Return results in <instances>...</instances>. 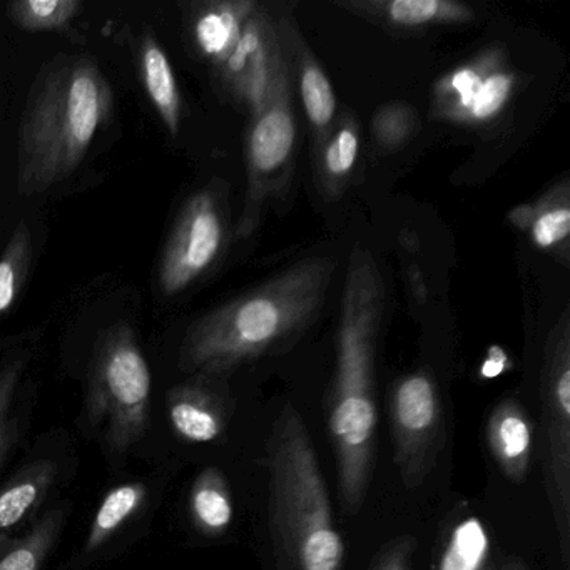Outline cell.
Listing matches in <instances>:
<instances>
[{"instance_id": "cell-27", "label": "cell", "mask_w": 570, "mask_h": 570, "mask_svg": "<svg viewBox=\"0 0 570 570\" xmlns=\"http://www.w3.org/2000/svg\"><path fill=\"white\" fill-rule=\"evenodd\" d=\"M415 122V112L410 106L402 102L382 106L373 118L376 141L382 148H399L412 135Z\"/></svg>"}, {"instance_id": "cell-4", "label": "cell", "mask_w": 570, "mask_h": 570, "mask_svg": "<svg viewBox=\"0 0 570 570\" xmlns=\"http://www.w3.org/2000/svg\"><path fill=\"white\" fill-rule=\"evenodd\" d=\"M85 375L79 435L98 445L112 473L132 459L156 460L153 373L135 330L116 323L99 333Z\"/></svg>"}, {"instance_id": "cell-28", "label": "cell", "mask_w": 570, "mask_h": 570, "mask_svg": "<svg viewBox=\"0 0 570 570\" xmlns=\"http://www.w3.org/2000/svg\"><path fill=\"white\" fill-rule=\"evenodd\" d=\"M459 535L453 540L452 549L446 553L445 566L443 570H473L472 567H479L485 556H466V553L485 550L487 542L483 535L482 527L479 522H469L460 527Z\"/></svg>"}, {"instance_id": "cell-21", "label": "cell", "mask_w": 570, "mask_h": 570, "mask_svg": "<svg viewBox=\"0 0 570 570\" xmlns=\"http://www.w3.org/2000/svg\"><path fill=\"white\" fill-rule=\"evenodd\" d=\"M569 183L550 189L535 205L519 206L509 215L517 228L529 233L533 245L547 252L567 248L570 233Z\"/></svg>"}, {"instance_id": "cell-15", "label": "cell", "mask_w": 570, "mask_h": 570, "mask_svg": "<svg viewBox=\"0 0 570 570\" xmlns=\"http://www.w3.org/2000/svg\"><path fill=\"white\" fill-rule=\"evenodd\" d=\"M72 512L75 503L62 497L21 532L0 533V570H49Z\"/></svg>"}, {"instance_id": "cell-17", "label": "cell", "mask_w": 570, "mask_h": 570, "mask_svg": "<svg viewBox=\"0 0 570 570\" xmlns=\"http://www.w3.org/2000/svg\"><path fill=\"white\" fill-rule=\"evenodd\" d=\"M258 6L253 0H222L203 6L193 21V39L198 51L216 68H222Z\"/></svg>"}, {"instance_id": "cell-31", "label": "cell", "mask_w": 570, "mask_h": 570, "mask_svg": "<svg viewBox=\"0 0 570 570\" xmlns=\"http://www.w3.org/2000/svg\"><path fill=\"white\" fill-rule=\"evenodd\" d=\"M500 570H527V569H525V566H522V563H520V562H510V563H507V566Z\"/></svg>"}, {"instance_id": "cell-9", "label": "cell", "mask_w": 570, "mask_h": 570, "mask_svg": "<svg viewBox=\"0 0 570 570\" xmlns=\"http://www.w3.org/2000/svg\"><path fill=\"white\" fill-rule=\"evenodd\" d=\"M285 49L276 66L268 98L256 115L249 116L248 168L249 191L242 229H252L255 208L278 185L292 161L296 141V118L293 109V59L286 22Z\"/></svg>"}, {"instance_id": "cell-7", "label": "cell", "mask_w": 570, "mask_h": 570, "mask_svg": "<svg viewBox=\"0 0 570 570\" xmlns=\"http://www.w3.org/2000/svg\"><path fill=\"white\" fill-rule=\"evenodd\" d=\"M81 466L78 440L66 426L39 433L0 482V533H16L31 525L61 492L71 485Z\"/></svg>"}, {"instance_id": "cell-1", "label": "cell", "mask_w": 570, "mask_h": 570, "mask_svg": "<svg viewBox=\"0 0 570 570\" xmlns=\"http://www.w3.org/2000/svg\"><path fill=\"white\" fill-rule=\"evenodd\" d=\"M335 272V259L312 256L206 313L183 338L179 370L222 376L288 348L318 318Z\"/></svg>"}, {"instance_id": "cell-24", "label": "cell", "mask_w": 570, "mask_h": 570, "mask_svg": "<svg viewBox=\"0 0 570 570\" xmlns=\"http://www.w3.org/2000/svg\"><path fill=\"white\" fill-rule=\"evenodd\" d=\"M318 153H322L320 169H322L323 185L330 191L342 188L358 161V122L355 119H345V121L342 119V122L330 131L328 138L325 139Z\"/></svg>"}, {"instance_id": "cell-16", "label": "cell", "mask_w": 570, "mask_h": 570, "mask_svg": "<svg viewBox=\"0 0 570 570\" xmlns=\"http://www.w3.org/2000/svg\"><path fill=\"white\" fill-rule=\"evenodd\" d=\"M487 442L503 475L522 483L532 460L533 429L519 402L502 400L493 409L487 422Z\"/></svg>"}, {"instance_id": "cell-10", "label": "cell", "mask_w": 570, "mask_h": 570, "mask_svg": "<svg viewBox=\"0 0 570 570\" xmlns=\"http://www.w3.org/2000/svg\"><path fill=\"white\" fill-rule=\"evenodd\" d=\"M395 463L406 489L425 482L443 442L445 422L435 380L426 372L403 376L390 393Z\"/></svg>"}, {"instance_id": "cell-20", "label": "cell", "mask_w": 570, "mask_h": 570, "mask_svg": "<svg viewBox=\"0 0 570 570\" xmlns=\"http://www.w3.org/2000/svg\"><path fill=\"white\" fill-rule=\"evenodd\" d=\"M139 72L153 108L166 131L176 138L181 129V92L171 61L153 35H146L139 46Z\"/></svg>"}, {"instance_id": "cell-5", "label": "cell", "mask_w": 570, "mask_h": 570, "mask_svg": "<svg viewBox=\"0 0 570 570\" xmlns=\"http://www.w3.org/2000/svg\"><path fill=\"white\" fill-rule=\"evenodd\" d=\"M269 519L292 570H342L345 543L333 523L328 492L308 430L292 405L268 440Z\"/></svg>"}, {"instance_id": "cell-29", "label": "cell", "mask_w": 570, "mask_h": 570, "mask_svg": "<svg viewBox=\"0 0 570 570\" xmlns=\"http://www.w3.org/2000/svg\"><path fill=\"white\" fill-rule=\"evenodd\" d=\"M413 537H400L386 547L383 556L376 560L373 570H410V559L415 550Z\"/></svg>"}, {"instance_id": "cell-23", "label": "cell", "mask_w": 570, "mask_h": 570, "mask_svg": "<svg viewBox=\"0 0 570 570\" xmlns=\"http://www.w3.org/2000/svg\"><path fill=\"white\" fill-rule=\"evenodd\" d=\"M276 24H273L272 19L268 18L262 8H256V11L249 16L246 21L245 28H243L242 36H239L238 42H236L235 49H233L229 58L226 59L225 65L222 66L219 72H222L223 82L226 88L236 96L238 89L242 88L243 81L248 76L249 69H252L253 62L258 58L262 49L265 48L266 41L272 36L273 29Z\"/></svg>"}, {"instance_id": "cell-13", "label": "cell", "mask_w": 570, "mask_h": 570, "mask_svg": "<svg viewBox=\"0 0 570 570\" xmlns=\"http://www.w3.org/2000/svg\"><path fill=\"white\" fill-rule=\"evenodd\" d=\"M216 379L189 375L166 392V422L179 443L212 445L225 436L233 409Z\"/></svg>"}, {"instance_id": "cell-2", "label": "cell", "mask_w": 570, "mask_h": 570, "mask_svg": "<svg viewBox=\"0 0 570 570\" xmlns=\"http://www.w3.org/2000/svg\"><path fill=\"white\" fill-rule=\"evenodd\" d=\"M385 313V282L372 253L350 256L336 333L328 429L338 462L340 497L350 513L365 500L375 456V362Z\"/></svg>"}, {"instance_id": "cell-8", "label": "cell", "mask_w": 570, "mask_h": 570, "mask_svg": "<svg viewBox=\"0 0 570 570\" xmlns=\"http://www.w3.org/2000/svg\"><path fill=\"white\" fill-rule=\"evenodd\" d=\"M547 497L556 522L560 556L570 566V330L563 315L547 342L542 373Z\"/></svg>"}, {"instance_id": "cell-12", "label": "cell", "mask_w": 570, "mask_h": 570, "mask_svg": "<svg viewBox=\"0 0 570 570\" xmlns=\"http://www.w3.org/2000/svg\"><path fill=\"white\" fill-rule=\"evenodd\" d=\"M515 88V71L503 52L489 49L435 82L433 115L452 125H490L502 116Z\"/></svg>"}, {"instance_id": "cell-30", "label": "cell", "mask_w": 570, "mask_h": 570, "mask_svg": "<svg viewBox=\"0 0 570 570\" xmlns=\"http://www.w3.org/2000/svg\"><path fill=\"white\" fill-rule=\"evenodd\" d=\"M507 355L499 346H492L489 350V356H487L485 363L482 366V375L487 379L500 375L505 368Z\"/></svg>"}, {"instance_id": "cell-14", "label": "cell", "mask_w": 570, "mask_h": 570, "mask_svg": "<svg viewBox=\"0 0 570 570\" xmlns=\"http://www.w3.org/2000/svg\"><path fill=\"white\" fill-rule=\"evenodd\" d=\"M31 353L18 352L0 360V475L24 446L35 419V380Z\"/></svg>"}, {"instance_id": "cell-11", "label": "cell", "mask_w": 570, "mask_h": 570, "mask_svg": "<svg viewBox=\"0 0 570 570\" xmlns=\"http://www.w3.org/2000/svg\"><path fill=\"white\" fill-rule=\"evenodd\" d=\"M228 223L215 189L195 193L183 206L159 263V286L179 295L202 278L225 248Z\"/></svg>"}, {"instance_id": "cell-3", "label": "cell", "mask_w": 570, "mask_h": 570, "mask_svg": "<svg viewBox=\"0 0 570 570\" xmlns=\"http://www.w3.org/2000/svg\"><path fill=\"white\" fill-rule=\"evenodd\" d=\"M112 109L111 85L92 56H61L45 66L19 125V195H41L69 178Z\"/></svg>"}, {"instance_id": "cell-25", "label": "cell", "mask_w": 570, "mask_h": 570, "mask_svg": "<svg viewBox=\"0 0 570 570\" xmlns=\"http://www.w3.org/2000/svg\"><path fill=\"white\" fill-rule=\"evenodd\" d=\"M31 259V232L28 225L21 222L12 232L4 255L0 258V316L6 315L18 302L28 279Z\"/></svg>"}, {"instance_id": "cell-18", "label": "cell", "mask_w": 570, "mask_h": 570, "mask_svg": "<svg viewBox=\"0 0 570 570\" xmlns=\"http://www.w3.org/2000/svg\"><path fill=\"white\" fill-rule=\"evenodd\" d=\"M189 527L203 539L215 540L232 529L235 503L225 472L205 466L189 485L186 497Z\"/></svg>"}, {"instance_id": "cell-19", "label": "cell", "mask_w": 570, "mask_h": 570, "mask_svg": "<svg viewBox=\"0 0 570 570\" xmlns=\"http://www.w3.org/2000/svg\"><path fill=\"white\" fill-rule=\"evenodd\" d=\"M286 31H288L293 65L296 66V75H298L299 95H302L309 126L315 132L316 149L320 151L332 131L330 128L335 119V91L328 76L323 72L322 66L306 49L305 42L299 39L295 28H289L288 22H286Z\"/></svg>"}, {"instance_id": "cell-26", "label": "cell", "mask_w": 570, "mask_h": 570, "mask_svg": "<svg viewBox=\"0 0 570 570\" xmlns=\"http://www.w3.org/2000/svg\"><path fill=\"white\" fill-rule=\"evenodd\" d=\"M82 4L79 0H16L8 4L12 24L26 32H51L71 24Z\"/></svg>"}, {"instance_id": "cell-32", "label": "cell", "mask_w": 570, "mask_h": 570, "mask_svg": "<svg viewBox=\"0 0 570 570\" xmlns=\"http://www.w3.org/2000/svg\"><path fill=\"white\" fill-rule=\"evenodd\" d=\"M482 570H495V569H493V567H485V569H482Z\"/></svg>"}, {"instance_id": "cell-6", "label": "cell", "mask_w": 570, "mask_h": 570, "mask_svg": "<svg viewBox=\"0 0 570 570\" xmlns=\"http://www.w3.org/2000/svg\"><path fill=\"white\" fill-rule=\"evenodd\" d=\"M176 470V460H159L151 472L108 487L85 535L56 570H91L131 550L151 530Z\"/></svg>"}, {"instance_id": "cell-22", "label": "cell", "mask_w": 570, "mask_h": 570, "mask_svg": "<svg viewBox=\"0 0 570 570\" xmlns=\"http://www.w3.org/2000/svg\"><path fill=\"white\" fill-rule=\"evenodd\" d=\"M345 8L382 19L395 28L405 29L466 22L473 18L472 9L452 0H372L350 2Z\"/></svg>"}]
</instances>
